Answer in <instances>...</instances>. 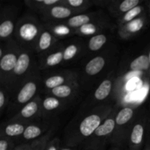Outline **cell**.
<instances>
[{"label":"cell","instance_id":"29","mask_svg":"<svg viewBox=\"0 0 150 150\" xmlns=\"http://www.w3.org/2000/svg\"><path fill=\"white\" fill-rule=\"evenodd\" d=\"M146 12H145L144 6L139 4L137 7H134L132 10H130V11L126 13L125 14L122 16L121 17L117 18V25H118V27L119 26H122V25L126 24V23H129V22L135 20V19H136L138 17H139V16H142V15H143Z\"/></svg>","mask_w":150,"mask_h":150},{"label":"cell","instance_id":"6","mask_svg":"<svg viewBox=\"0 0 150 150\" xmlns=\"http://www.w3.org/2000/svg\"><path fill=\"white\" fill-rule=\"evenodd\" d=\"M1 48L4 50L3 57L0 59V83L1 85L14 70L22 48L16 40H11L6 41L5 45H1Z\"/></svg>","mask_w":150,"mask_h":150},{"label":"cell","instance_id":"40","mask_svg":"<svg viewBox=\"0 0 150 150\" xmlns=\"http://www.w3.org/2000/svg\"><path fill=\"white\" fill-rule=\"evenodd\" d=\"M59 150H72L70 148H63V149H61Z\"/></svg>","mask_w":150,"mask_h":150},{"label":"cell","instance_id":"34","mask_svg":"<svg viewBox=\"0 0 150 150\" xmlns=\"http://www.w3.org/2000/svg\"><path fill=\"white\" fill-rule=\"evenodd\" d=\"M11 144L13 143H12V141H10V139L1 137V139H0V150H8Z\"/></svg>","mask_w":150,"mask_h":150},{"label":"cell","instance_id":"14","mask_svg":"<svg viewBox=\"0 0 150 150\" xmlns=\"http://www.w3.org/2000/svg\"><path fill=\"white\" fill-rule=\"evenodd\" d=\"M148 23V18L146 13L138 17L135 20L118 27V33L120 38L127 40L133 38L139 34L143 29H144Z\"/></svg>","mask_w":150,"mask_h":150},{"label":"cell","instance_id":"38","mask_svg":"<svg viewBox=\"0 0 150 150\" xmlns=\"http://www.w3.org/2000/svg\"><path fill=\"white\" fill-rule=\"evenodd\" d=\"M146 7H147V12L149 18H150V1H146Z\"/></svg>","mask_w":150,"mask_h":150},{"label":"cell","instance_id":"31","mask_svg":"<svg viewBox=\"0 0 150 150\" xmlns=\"http://www.w3.org/2000/svg\"><path fill=\"white\" fill-rule=\"evenodd\" d=\"M81 51L80 44L76 42H72L67 45L65 48H64L63 54H64V59L63 62H70L77 57L78 54Z\"/></svg>","mask_w":150,"mask_h":150},{"label":"cell","instance_id":"32","mask_svg":"<svg viewBox=\"0 0 150 150\" xmlns=\"http://www.w3.org/2000/svg\"><path fill=\"white\" fill-rule=\"evenodd\" d=\"M0 88V111L2 114L10 101V94L4 86H1Z\"/></svg>","mask_w":150,"mask_h":150},{"label":"cell","instance_id":"17","mask_svg":"<svg viewBox=\"0 0 150 150\" xmlns=\"http://www.w3.org/2000/svg\"><path fill=\"white\" fill-rule=\"evenodd\" d=\"M108 57L105 54H100L91 59L84 67V74L86 77H97L100 74L108 64Z\"/></svg>","mask_w":150,"mask_h":150},{"label":"cell","instance_id":"41","mask_svg":"<svg viewBox=\"0 0 150 150\" xmlns=\"http://www.w3.org/2000/svg\"><path fill=\"white\" fill-rule=\"evenodd\" d=\"M148 57H149V62H150V50H149V53H148ZM149 78H150V73H149Z\"/></svg>","mask_w":150,"mask_h":150},{"label":"cell","instance_id":"22","mask_svg":"<svg viewBox=\"0 0 150 150\" xmlns=\"http://www.w3.org/2000/svg\"><path fill=\"white\" fill-rule=\"evenodd\" d=\"M64 48L60 46V48H57L52 50L46 55L43 56L42 58L40 59V62L38 63V67L40 70H45L49 67H55L59 65L63 62L64 54H63Z\"/></svg>","mask_w":150,"mask_h":150},{"label":"cell","instance_id":"12","mask_svg":"<svg viewBox=\"0 0 150 150\" xmlns=\"http://www.w3.org/2000/svg\"><path fill=\"white\" fill-rule=\"evenodd\" d=\"M79 82V75L76 72L65 70L59 73L52 74L45 79L43 81V85L45 89L47 90H51L57 86L67 83H76Z\"/></svg>","mask_w":150,"mask_h":150},{"label":"cell","instance_id":"16","mask_svg":"<svg viewBox=\"0 0 150 150\" xmlns=\"http://www.w3.org/2000/svg\"><path fill=\"white\" fill-rule=\"evenodd\" d=\"M58 39L54 37L52 32L48 30L44 25V29L40 34L38 44H37L35 53L38 55L43 57L48 53L51 52L54 48H56Z\"/></svg>","mask_w":150,"mask_h":150},{"label":"cell","instance_id":"33","mask_svg":"<svg viewBox=\"0 0 150 150\" xmlns=\"http://www.w3.org/2000/svg\"><path fill=\"white\" fill-rule=\"evenodd\" d=\"M60 141L58 137H54V139L48 143V148L46 150H59Z\"/></svg>","mask_w":150,"mask_h":150},{"label":"cell","instance_id":"2","mask_svg":"<svg viewBox=\"0 0 150 150\" xmlns=\"http://www.w3.org/2000/svg\"><path fill=\"white\" fill-rule=\"evenodd\" d=\"M35 54L34 51L22 48L14 70L6 81L1 85L10 92V96L16 93L26 79L40 70Z\"/></svg>","mask_w":150,"mask_h":150},{"label":"cell","instance_id":"37","mask_svg":"<svg viewBox=\"0 0 150 150\" xmlns=\"http://www.w3.org/2000/svg\"><path fill=\"white\" fill-rule=\"evenodd\" d=\"M147 143H146V149L145 150H150V139L149 137H147Z\"/></svg>","mask_w":150,"mask_h":150},{"label":"cell","instance_id":"10","mask_svg":"<svg viewBox=\"0 0 150 150\" xmlns=\"http://www.w3.org/2000/svg\"><path fill=\"white\" fill-rule=\"evenodd\" d=\"M78 14L79 13L75 10L59 3L42 12L40 14V18L45 23H55L64 21V20H67Z\"/></svg>","mask_w":150,"mask_h":150},{"label":"cell","instance_id":"4","mask_svg":"<svg viewBox=\"0 0 150 150\" xmlns=\"http://www.w3.org/2000/svg\"><path fill=\"white\" fill-rule=\"evenodd\" d=\"M42 80L40 74V70L34 73L29 79H26L16 93L13 95L10 110L18 112L26 103L38 96V89L41 86Z\"/></svg>","mask_w":150,"mask_h":150},{"label":"cell","instance_id":"5","mask_svg":"<svg viewBox=\"0 0 150 150\" xmlns=\"http://www.w3.org/2000/svg\"><path fill=\"white\" fill-rule=\"evenodd\" d=\"M149 122V117L144 111H137L126 139L132 148L142 147L145 140L147 139Z\"/></svg>","mask_w":150,"mask_h":150},{"label":"cell","instance_id":"11","mask_svg":"<svg viewBox=\"0 0 150 150\" xmlns=\"http://www.w3.org/2000/svg\"><path fill=\"white\" fill-rule=\"evenodd\" d=\"M101 12L102 11H98L96 13H80V14L76 15V16L70 18L65 21H63L62 23L65 24L68 27L76 30L84 25L94 23V22L108 21V19L107 18L106 16Z\"/></svg>","mask_w":150,"mask_h":150},{"label":"cell","instance_id":"26","mask_svg":"<svg viewBox=\"0 0 150 150\" xmlns=\"http://www.w3.org/2000/svg\"><path fill=\"white\" fill-rule=\"evenodd\" d=\"M61 0H25L26 7L32 11L40 14L51 7L59 4Z\"/></svg>","mask_w":150,"mask_h":150},{"label":"cell","instance_id":"28","mask_svg":"<svg viewBox=\"0 0 150 150\" xmlns=\"http://www.w3.org/2000/svg\"><path fill=\"white\" fill-rule=\"evenodd\" d=\"M60 4L66 6L80 14L94 4L92 0H61Z\"/></svg>","mask_w":150,"mask_h":150},{"label":"cell","instance_id":"36","mask_svg":"<svg viewBox=\"0 0 150 150\" xmlns=\"http://www.w3.org/2000/svg\"><path fill=\"white\" fill-rule=\"evenodd\" d=\"M31 145L29 144H24L22 146L21 148H18V149H17L16 150H26V149H31Z\"/></svg>","mask_w":150,"mask_h":150},{"label":"cell","instance_id":"15","mask_svg":"<svg viewBox=\"0 0 150 150\" xmlns=\"http://www.w3.org/2000/svg\"><path fill=\"white\" fill-rule=\"evenodd\" d=\"M53 125L52 121L46 120H42L40 122L31 123L28 125L23 135L20 138L25 142H34L44 136L52 127Z\"/></svg>","mask_w":150,"mask_h":150},{"label":"cell","instance_id":"30","mask_svg":"<svg viewBox=\"0 0 150 150\" xmlns=\"http://www.w3.org/2000/svg\"><path fill=\"white\" fill-rule=\"evenodd\" d=\"M108 42V37L106 35L99 33L91 37L87 42V48L92 52L100 51Z\"/></svg>","mask_w":150,"mask_h":150},{"label":"cell","instance_id":"21","mask_svg":"<svg viewBox=\"0 0 150 150\" xmlns=\"http://www.w3.org/2000/svg\"><path fill=\"white\" fill-rule=\"evenodd\" d=\"M115 81L114 73H110L106 79H103L98 85L93 93L94 102H100L105 100L111 95L114 89V83Z\"/></svg>","mask_w":150,"mask_h":150},{"label":"cell","instance_id":"3","mask_svg":"<svg viewBox=\"0 0 150 150\" xmlns=\"http://www.w3.org/2000/svg\"><path fill=\"white\" fill-rule=\"evenodd\" d=\"M44 25L36 16L26 14L16 22L14 32L16 41L22 48L30 50L35 53L37 44Z\"/></svg>","mask_w":150,"mask_h":150},{"label":"cell","instance_id":"35","mask_svg":"<svg viewBox=\"0 0 150 150\" xmlns=\"http://www.w3.org/2000/svg\"><path fill=\"white\" fill-rule=\"evenodd\" d=\"M112 0H92L93 4L96 6H100V7H107L109 6Z\"/></svg>","mask_w":150,"mask_h":150},{"label":"cell","instance_id":"19","mask_svg":"<svg viewBox=\"0 0 150 150\" xmlns=\"http://www.w3.org/2000/svg\"><path fill=\"white\" fill-rule=\"evenodd\" d=\"M16 16L13 12L4 11L1 13L0 23V38L2 40H9L10 37L14 33L16 23L15 22Z\"/></svg>","mask_w":150,"mask_h":150},{"label":"cell","instance_id":"27","mask_svg":"<svg viewBox=\"0 0 150 150\" xmlns=\"http://www.w3.org/2000/svg\"><path fill=\"white\" fill-rule=\"evenodd\" d=\"M44 25L48 30L52 32L54 37L57 39L64 38L66 36L76 35L74 29L68 27L62 22L55 23H45Z\"/></svg>","mask_w":150,"mask_h":150},{"label":"cell","instance_id":"7","mask_svg":"<svg viewBox=\"0 0 150 150\" xmlns=\"http://www.w3.org/2000/svg\"><path fill=\"white\" fill-rule=\"evenodd\" d=\"M136 113V108L133 106H125L117 111L115 130L110 139L111 142L119 143L126 141Z\"/></svg>","mask_w":150,"mask_h":150},{"label":"cell","instance_id":"9","mask_svg":"<svg viewBox=\"0 0 150 150\" xmlns=\"http://www.w3.org/2000/svg\"><path fill=\"white\" fill-rule=\"evenodd\" d=\"M42 100L40 96L38 95L22 107L9 121L31 124L35 120L42 118Z\"/></svg>","mask_w":150,"mask_h":150},{"label":"cell","instance_id":"23","mask_svg":"<svg viewBox=\"0 0 150 150\" xmlns=\"http://www.w3.org/2000/svg\"><path fill=\"white\" fill-rule=\"evenodd\" d=\"M27 123L21 122H10L7 124L2 125L1 127V137L7 138H18L23 135L25 129L27 127Z\"/></svg>","mask_w":150,"mask_h":150},{"label":"cell","instance_id":"18","mask_svg":"<svg viewBox=\"0 0 150 150\" xmlns=\"http://www.w3.org/2000/svg\"><path fill=\"white\" fill-rule=\"evenodd\" d=\"M142 2V1L140 0H124V1L112 0L111 3L107 8L109 13L114 18H119L130 10L137 7Z\"/></svg>","mask_w":150,"mask_h":150},{"label":"cell","instance_id":"25","mask_svg":"<svg viewBox=\"0 0 150 150\" xmlns=\"http://www.w3.org/2000/svg\"><path fill=\"white\" fill-rule=\"evenodd\" d=\"M130 72L147 73L149 77L150 62L148 54H142L135 58L129 66Z\"/></svg>","mask_w":150,"mask_h":150},{"label":"cell","instance_id":"39","mask_svg":"<svg viewBox=\"0 0 150 150\" xmlns=\"http://www.w3.org/2000/svg\"><path fill=\"white\" fill-rule=\"evenodd\" d=\"M148 137L150 139V123L149 122V128H148Z\"/></svg>","mask_w":150,"mask_h":150},{"label":"cell","instance_id":"24","mask_svg":"<svg viewBox=\"0 0 150 150\" xmlns=\"http://www.w3.org/2000/svg\"><path fill=\"white\" fill-rule=\"evenodd\" d=\"M111 25L108 21H99L86 24L75 30L76 35L81 36H94L105 30L106 28H110Z\"/></svg>","mask_w":150,"mask_h":150},{"label":"cell","instance_id":"42","mask_svg":"<svg viewBox=\"0 0 150 150\" xmlns=\"http://www.w3.org/2000/svg\"><path fill=\"white\" fill-rule=\"evenodd\" d=\"M149 123H150V114H149Z\"/></svg>","mask_w":150,"mask_h":150},{"label":"cell","instance_id":"20","mask_svg":"<svg viewBox=\"0 0 150 150\" xmlns=\"http://www.w3.org/2000/svg\"><path fill=\"white\" fill-rule=\"evenodd\" d=\"M79 82L67 83V84L62 85L51 90H48L47 92V95H51L59 99L68 101L76 96V94L79 92Z\"/></svg>","mask_w":150,"mask_h":150},{"label":"cell","instance_id":"13","mask_svg":"<svg viewBox=\"0 0 150 150\" xmlns=\"http://www.w3.org/2000/svg\"><path fill=\"white\" fill-rule=\"evenodd\" d=\"M67 105V100L59 99L51 95L45 96L42 100V118L43 119L42 120L51 121V117L58 114L65 108Z\"/></svg>","mask_w":150,"mask_h":150},{"label":"cell","instance_id":"8","mask_svg":"<svg viewBox=\"0 0 150 150\" xmlns=\"http://www.w3.org/2000/svg\"><path fill=\"white\" fill-rule=\"evenodd\" d=\"M117 111H118L117 106L114 107L111 114L101 123L100 125L96 129L93 134L85 141L87 147L94 149L97 146L103 145L105 141L111 139L115 130V118Z\"/></svg>","mask_w":150,"mask_h":150},{"label":"cell","instance_id":"1","mask_svg":"<svg viewBox=\"0 0 150 150\" xmlns=\"http://www.w3.org/2000/svg\"><path fill=\"white\" fill-rule=\"evenodd\" d=\"M111 105H100L75 118L66 128L64 138L70 145H75L89 139L112 111Z\"/></svg>","mask_w":150,"mask_h":150}]
</instances>
